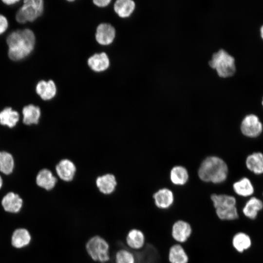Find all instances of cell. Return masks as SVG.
Listing matches in <instances>:
<instances>
[{
	"instance_id": "cell-1",
	"label": "cell",
	"mask_w": 263,
	"mask_h": 263,
	"mask_svg": "<svg viewBox=\"0 0 263 263\" xmlns=\"http://www.w3.org/2000/svg\"><path fill=\"white\" fill-rule=\"evenodd\" d=\"M35 42V34L29 29L12 32L6 39L9 58L18 61L26 57L33 50Z\"/></svg>"
},
{
	"instance_id": "cell-2",
	"label": "cell",
	"mask_w": 263,
	"mask_h": 263,
	"mask_svg": "<svg viewBox=\"0 0 263 263\" xmlns=\"http://www.w3.org/2000/svg\"><path fill=\"white\" fill-rule=\"evenodd\" d=\"M228 172L226 163L219 157L211 156L202 161L198 174L199 178L204 182L219 184L226 179Z\"/></svg>"
},
{
	"instance_id": "cell-3",
	"label": "cell",
	"mask_w": 263,
	"mask_h": 263,
	"mask_svg": "<svg viewBox=\"0 0 263 263\" xmlns=\"http://www.w3.org/2000/svg\"><path fill=\"white\" fill-rule=\"evenodd\" d=\"M217 218L221 221L231 222L239 217L237 201L232 195L213 193L210 196Z\"/></svg>"
},
{
	"instance_id": "cell-4",
	"label": "cell",
	"mask_w": 263,
	"mask_h": 263,
	"mask_svg": "<svg viewBox=\"0 0 263 263\" xmlns=\"http://www.w3.org/2000/svg\"><path fill=\"white\" fill-rule=\"evenodd\" d=\"M208 64L222 78L231 77L236 72L235 57L223 49H220L212 55Z\"/></svg>"
},
{
	"instance_id": "cell-5",
	"label": "cell",
	"mask_w": 263,
	"mask_h": 263,
	"mask_svg": "<svg viewBox=\"0 0 263 263\" xmlns=\"http://www.w3.org/2000/svg\"><path fill=\"white\" fill-rule=\"evenodd\" d=\"M109 248L108 242L98 235L91 237L86 244V249L90 257L101 263L110 260Z\"/></svg>"
},
{
	"instance_id": "cell-6",
	"label": "cell",
	"mask_w": 263,
	"mask_h": 263,
	"mask_svg": "<svg viewBox=\"0 0 263 263\" xmlns=\"http://www.w3.org/2000/svg\"><path fill=\"white\" fill-rule=\"evenodd\" d=\"M44 3L42 0H25L16 15V19L21 23L33 21L43 13Z\"/></svg>"
},
{
	"instance_id": "cell-7",
	"label": "cell",
	"mask_w": 263,
	"mask_h": 263,
	"mask_svg": "<svg viewBox=\"0 0 263 263\" xmlns=\"http://www.w3.org/2000/svg\"><path fill=\"white\" fill-rule=\"evenodd\" d=\"M240 130L244 135L250 138H255L262 133L263 125L256 114L249 113L243 119Z\"/></svg>"
},
{
	"instance_id": "cell-8",
	"label": "cell",
	"mask_w": 263,
	"mask_h": 263,
	"mask_svg": "<svg viewBox=\"0 0 263 263\" xmlns=\"http://www.w3.org/2000/svg\"><path fill=\"white\" fill-rule=\"evenodd\" d=\"M191 225L183 220L175 221L171 228V236L176 243L184 244L186 243L192 234Z\"/></svg>"
},
{
	"instance_id": "cell-9",
	"label": "cell",
	"mask_w": 263,
	"mask_h": 263,
	"mask_svg": "<svg viewBox=\"0 0 263 263\" xmlns=\"http://www.w3.org/2000/svg\"><path fill=\"white\" fill-rule=\"evenodd\" d=\"M55 171L59 179L65 183L72 182L75 176L76 166L72 160L64 158L60 160L55 166Z\"/></svg>"
},
{
	"instance_id": "cell-10",
	"label": "cell",
	"mask_w": 263,
	"mask_h": 263,
	"mask_svg": "<svg viewBox=\"0 0 263 263\" xmlns=\"http://www.w3.org/2000/svg\"><path fill=\"white\" fill-rule=\"evenodd\" d=\"M152 197L155 207L161 210H167L170 208L175 201L173 192L166 188L157 190L152 194Z\"/></svg>"
},
{
	"instance_id": "cell-11",
	"label": "cell",
	"mask_w": 263,
	"mask_h": 263,
	"mask_svg": "<svg viewBox=\"0 0 263 263\" xmlns=\"http://www.w3.org/2000/svg\"><path fill=\"white\" fill-rule=\"evenodd\" d=\"M95 186L98 191L105 195L113 194L117 187V181L115 176L107 173L98 176L95 181Z\"/></svg>"
},
{
	"instance_id": "cell-12",
	"label": "cell",
	"mask_w": 263,
	"mask_h": 263,
	"mask_svg": "<svg viewBox=\"0 0 263 263\" xmlns=\"http://www.w3.org/2000/svg\"><path fill=\"white\" fill-rule=\"evenodd\" d=\"M58 182L53 171L48 168L39 170L36 177V183L39 188L47 191L53 189Z\"/></svg>"
},
{
	"instance_id": "cell-13",
	"label": "cell",
	"mask_w": 263,
	"mask_h": 263,
	"mask_svg": "<svg viewBox=\"0 0 263 263\" xmlns=\"http://www.w3.org/2000/svg\"><path fill=\"white\" fill-rule=\"evenodd\" d=\"M115 34V30L112 25L102 23L97 27L95 39L100 45H108L113 41Z\"/></svg>"
},
{
	"instance_id": "cell-14",
	"label": "cell",
	"mask_w": 263,
	"mask_h": 263,
	"mask_svg": "<svg viewBox=\"0 0 263 263\" xmlns=\"http://www.w3.org/2000/svg\"><path fill=\"white\" fill-rule=\"evenodd\" d=\"M146 242L145 234L139 229L132 228L127 235L126 243L131 249L140 250L144 247Z\"/></svg>"
},
{
	"instance_id": "cell-15",
	"label": "cell",
	"mask_w": 263,
	"mask_h": 263,
	"mask_svg": "<svg viewBox=\"0 0 263 263\" xmlns=\"http://www.w3.org/2000/svg\"><path fill=\"white\" fill-rule=\"evenodd\" d=\"M23 200L19 195L13 192L7 193L1 200V205L5 211L17 213L22 207Z\"/></svg>"
},
{
	"instance_id": "cell-16",
	"label": "cell",
	"mask_w": 263,
	"mask_h": 263,
	"mask_svg": "<svg viewBox=\"0 0 263 263\" xmlns=\"http://www.w3.org/2000/svg\"><path fill=\"white\" fill-rule=\"evenodd\" d=\"M37 94L43 100L47 101L53 99L56 94V87L54 81H39L36 87Z\"/></svg>"
},
{
	"instance_id": "cell-17",
	"label": "cell",
	"mask_w": 263,
	"mask_h": 263,
	"mask_svg": "<svg viewBox=\"0 0 263 263\" xmlns=\"http://www.w3.org/2000/svg\"><path fill=\"white\" fill-rule=\"evenodd\" d=\"M169 263H188V256L183 245L175 243L169 248L168 254Z\"/></svg>"
},
{
	"instance_id": "cell-18",
	"label": "cell",
	"mask_w": 263,
	"mask_h": 263,
	"mask_svg": "<svg viewBox=\"0 0 263 263\" xmlns=\"http://www.w3.org/2000/svg\"><path fill=\"white\" fill-rule=\"evenodd\" d=\"M87 62L89 67L96 72L104 71L110 66L109 58L105 52L93 55L88 58Z\"/></svg>"
},
{
	"instance_id": "cell-19",
	"label": "cell",
	"mask_w": 263,
	"mask_h": 263,
	"mask_svg": "<svg viewBox=\"0 0 263 263\" xmlns=\"http://www.w3.org/2000/svg\"><path fill=\"white\" fill-rule=\"evenodd\" d=\"M23 123L26 125H36L39 123L41 116L40 108L33 104L24 106L22 110Z\"/></svg>"
},
{
	"instance_id": "cell-20",
	"label": "cell",
	"mask_w": 263,
	"mask_h": 263,
	"mask_svg": "<svg viewBox=\"0 0 263 263\" xmlns=\"http://www.w3.org/2000/svg\"><path fill=\"white\" fill-rule=\"evenodd\" d=\"M231 245L237 252L242 253L247 250L251 245L249 236L243 232L235 233L231 238Z\"/></svg>"
},
{
	"instance_id": "cell-21",
	"label": "cell",
	"mask_w": 263,
	"mask_h": 263,
	"mask_svg": "<svg viewBox=\"0 0 263 263\" xmlns=\"http://www.w3.org/2000/svg\"><path fill=\"white\" fill-rule=\"evenodd\" d=\"M245 165L247 169L255 174L263 173V154L261 152H253L246 157Z\"/></svg>"
},
{
	"instance_id": "cell-22",
	"label": "cell",
	"mask_w": 263,
	"mask_h": 263,
	"mask_svg": "<svg viewBox=\"0 0 263 263\" xmlns=\"http://www.w3.org/2000/svg\"><path fill=\"white\" fill-rule=\"evenodd\" d=\"M263 208V202L257 197H252L246 202L242 211L246 217L253 220L257 217L259 212Z\"/></svg>"
},
{
	"instance_id": "cell-23",
	"label": "cell",
	"mask_w": 263,
	"mask_h": 263,
	"mask_svg": "<svg viewBox=\"0 0 263 263\" xmlns=\"http://www.w3.org/2000/svg\"><path fill=\"white\" fill-rule=\"evenodd\" d=\"M233 189L236 194L244 197L250 196L254 192L251 181L246 177H243L234 183Z\"/></svg>"
},
{
	"instance_id": "cell-24",
	"label": "cell",
	"mask_w": 263,
	"mask_h": 263,
	"mask_svg": "<svg viewBox=\"0 0 263 263\" xmlns=\"http://www.w3.org/2000/svg\"><path fill=\"white\" fill-rule=\"evenodd\" d=\"M19 119V113L11 107H6L0 112V124L10 128L16 126Z\"/></svg>"
},
{
	"instance_id": "cell-25",
	"label": "cell",
	"mask_w": 263,
	"mask_h": 263,
	"mask_svg": "<svg viewBox=\"0 0 263 263\" xmlns=\"http://www.w3.org/2000/svg\"><path fill=\"white\" fill-rule=\"evenodd\" d=\"M135 7L132 0H117L114 4V10L122 18L129 17L133 12Z\"/></svg>"
},
{
	"instance_id": "cell-26",
	"label": "cell",
	"mask_w": 263,
	"mask_h": 263,
	"mask_svg": "<svg viewBox=\"0 0 263 263\" xmlns=\"http://www.w3.org/2000/svg\"><path fill=\"white\" fill-rule=\"evenodd\" d=\"M170 179L177 186H183L188 181L189 175L187 169L182 166L173 167L170 171Z\"/></svg>"
},
{
	"instance_id": "cell-27",
	"label": "cell",
	"mask_w": 263,
	"mask_h": 263,
	"mask_svg": "<svg viewBox=\"0 0 263 263\" xmlns=\"http://www.w3.org/2000/svg\"><path fill=\"white\" fill-rule=\"evenodd\" d=\"M31 239V235L27 229L19 228L13 232L11 243L14 247L20 248L27 245L30 242Z\"/></svg>"
},
{
	"instance_id": "cell-28",
	"label": "cell",
	"mask_w": 263,
	"mask_h": 263,
	"mask_svg": "<svg viewBox=\"0 0 263 263\" xmlns=\"http://www.w3.org/2000/svg\"><path fill=\"white\" fill-rule=\"evenodd\" d=\"M15 166L12 155L7 151H0V171L5 175H9L13 171Z\"/></svg>"
},
{
	"instance_id": "cell-29",
	"label": "cell",
	"mask_w": 263,
	"mask_h": 263,
	"mask_svg": "<svg viewBox=\"0 0 263 263\" xmlns=\"http://www.w3.org/2000/svg\"><path fill=\"white\" fill-rule=\"evenodd\" d=\"M119 244L123 247L118 250L114 256L116 263H136L135 255L131 249L125 246L121 243Z\"/></svg>"
},
{
	"instance_id": "cell-30",
	"label": "cell",
	"mask_w": 263,
	"mask_h": 263,
	"mask_svg": "<svg viewBox=\"0 0 263 263\" xmlns=\"http://www.w3.org/2000/svg\"><path fill=\"white\" fill-rule=\"evenodd\" d=\"M8 22L6 18L0 14V35L3 33L7 29Z\"/></svg>"
},
{
	"instance_id": "cell-31",
	"label": "cell",
	"mask_w": 263,
	"mask_h": 263,
	"mask_svg": "<svg viewBox=\"0 0 263 263\" xmlns=\"http://www.w3.org/2000/svg\"><path fill=\"white\" fill-rule=\"evenodd\" d=\"M111 0H94L93 3L99 7H105L111 2Z\"/></svg>"
},
{
	"instance_id": "cell-32",
	"label": "cell",
	"mask_w": 263,
	"mask_h": 263,
	"mask_svg": "<svg viewBox=\"0 0 263 263\" xmlns=\"http://www.w3.org/2000/svg\"><path fill=\"white\" fill-rule=\"evenodd\" d=\"M3 2L8 5H11L15 4V3L19 1V0H2Z\"/></svg>"
},
{
	"instance_id": "cell-33",
	"label": "cell",
	"mask_w": 263,
	"mask_h": 263,
	"mask_svg": "<svg viewBox=\"0 0 263 263\" xmlns=\"http://www.w3.org/2000/svg\"><path fill=\"white\" fill-rule=\"evenodd\" d=\"M260 35L262 39L263 40V24L260 26L259 29Z\"/></svg>"
},
{
	"instance_id": "cell-34",
	"label": "cell",
	"mask_w": 263,
	"mask_h": 263,
	"mask_svg": "<svg viewBox=\"0 0 263 263\" xmlns=\"http://www.w3.org/2000/svg\"><path fill=\"white\" fill-rule=\"evenodd\" d=\"M3 185V180L1 176L0 175V189L1 188Z\"/></svg>"
},
{
	"instance_id": "cell-35",
	"label": "cell",
	"mask_w": 263,
	"mask_h": 263,
	"mask_svg": "<svg viewBox=\"0 0 263 263\" xmlns=\"http://www.w3.org/2000/svg\"><path fill=\"white\" fill-rule=\"evenodd\" d=\"M261 105H262V106L263 109V95L262 98Z\"/></svg>"
}]
</instances>
